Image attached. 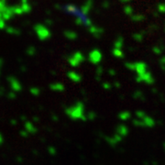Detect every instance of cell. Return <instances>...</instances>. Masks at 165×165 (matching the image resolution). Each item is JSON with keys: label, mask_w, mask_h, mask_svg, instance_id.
<instances>
[{"label": "cell", "mask_w": 165, "mask_h": 165, "mask_svg": "<svg viewBox=\"0 0 165 165\" xmlns=\"http://www.w3.org/2000/svg\"><path fill=\"white\" fill-rule=\"evenodd\" d=\"M63 10L67 13H69V14L73 15V16H74V17H76L78 18V21L83 23L84 25H86V26H88V25L91 23L90 22L89 18L87 17V14H86L83 10L79 9L78 7L73 6V5H67V6H64Z\"/></svg>", "instance_id": "obj_1"}, {"label": "cell", "mask_w": 165, "mask_h": 165, "mask_svg": "<svg viewBox=\"0 0 165 165\" xmlns=\"http://www.w3.org/2000/svg\"><path fill=\"white\" fill-rule=\"evenodd\" d=\"M7 81H8V84L9 86L11 87V90L15 93H18V92H20L22 90V86L20 82L18 81V80L14 77V76H9L7 78Z\"/></svg>", "instance_id": "obj_2"}, {"label": "cell", "mask_w": 165, "mask_h": 165, "mask_svg": "<svg viewBox=\"0 0 165 165\" xmlns=\"http://www.w3.org/2000/svg\"><path fill=\"white\" fill-rule=\"evenodd\" d=\"M35 31H36L39 38L41 39V41L47 39L48 38H50V36H51V33H50V31H48V29L45 27H43V26H41V25H38V26H36V28H35Z\"/></svg>", "instance_id": "obj_3"}, {"label": "cell", "mask_w": 165, "mask_h": 165, "mask_svg": "<svg viewBox=\"0 0 165 165\" xmlns=\"http://www.w3.org/2000/svg\"><path fill=\"white\" fill-rule=\"evenodd\" d=\"M24 128H25V130H26L29 134H35L38 131V129L36 127H35V125L32 124L31 122H29V121L25 122Z\"/></svg>", "instance_id": "obj_4"}, {"label": "cell", "mask_w": 165, "mask_h": 165, "mask_svg": "<svg viewBox=\"0 0 165 165\" xmlns=\"http://www.w3.org/2000/svg\"><path fill=\"white\" fill-rule=\"evenodd\" d=\"M50 87H51L52 90H53V91H61V90H62V84H57V83H55V84H52L50 86Z\"/></svg>", "instance_id": "obj_5"}, {"label": "cell", "mask_w": 165, "mask_h": 165, "mask_svg": "<svg viewBox=\"0 0 165 165\" xmlns=\"http://www.w3.org/2000/svg\"><path fill=\"white\" fill-rule=\"evenodd\" d=\"M29 92L34 96H39V94H41V89L38 88V87H31V90H29Z\"/></svg>", "instance_id": "obj_6"}, {"label": "cell", "mask_w": 165, "mask_h": 165, "mask_svg": "<svg viewBox=\"0 0 165 165\" xmlns=\"http://www.w3.org/2000/svg\"><path fill=\"white\" fill-rule=\"evenodd\" d=\"M7 96L8 98H11V99H14V98H16V94H15V92H10V93H8L7 94Z\"/></svg>", "instance_id": "obj_7"}, {"label": "cell", "mask_w": 165, "mask_h": 165, "mask_svg": "<svg viewBox=\"0 0 165 165\" xmlns=\"http://www.w3.org/2000/svg\"><path fill=\"white\" fill-rule=\"evenodd\" d=\"M20 135H21L23 138H27V137L29 136V133H28L26 130H22V131L20 132Z\"/></svg>", "instance_id": "obj_8"}, {"label": "cell", "mask_w": 165, "mask_h": 165, "mask_svg": "<svg viewBox=\"0 0 165 165\" xmlns=\"http://www.w3.org/2000/svg\"><path fill=\"white\" fill-rule=\"evenodd\" d=\"M35 53V49L34 48H31V49H29L28 50V54L29 55H33Z\"/></svg>", "instance_id": "obj_9"}, {"label": "cell", "mask_w": 165, "mask_h": 165, "mask_svg": "<svg viewBox=\"0 0 165 165\" xmlns=\"http://www.w3.org/2000/svg\"><path fill=\"white\" fill-rule=\"evenodd\" d=\"M4 143V137H3V135L0 133V146Z\"/></svg>", "instance_id": "obj_10"}, {"label": "cell", "mask_w": 165, "mask_h": 165, "mask_svg": "<svg viewBox=\"0 0 165 165\" xmlns=\"http://www.w3.org/2000/svg\"><path fill=\"white\" fill-rule=\"evenodd\" d=\"M2 64H3V61L1 59H0V68H1V66H2Z\"/></svg>", "instance_id": "obj_11"}]
</instances>
